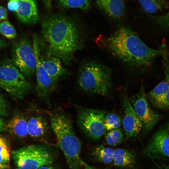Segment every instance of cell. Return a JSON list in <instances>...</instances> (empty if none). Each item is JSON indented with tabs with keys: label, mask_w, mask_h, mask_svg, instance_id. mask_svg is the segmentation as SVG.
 <instances>
[{
	"label": "cell",
	"mask_w": 169,
	"mask_h": 169,
	"mask_svg": "<svg viewBox=\"0 0 169 169\" xmlns=\"http://www.w3.org/2000/svg\"><path fill=\"white\" fill-rule=\"evenodd\" d=\"M6 123L3 118L0 117V132L6 130Z\"/></svg>",
	"instance_id": "cell-32"
},
{
	"label": "cell",
	"mask_w": 169,
	"mask_h": 169,
	"mask_svg": "<svg viewBox=\"0 0 169 169\" xmlns=\"http://www.w3.org/2000/svg\"><path fill=\"white\" fill-rule=\"evenodd\" d=\"M162 64L163 69L166 76V80L168 84V88L164 108L169 107V60L167 54L162 55Z\"/></svg>",
	"instance_id": "cell-27"
},
{
	"label": "cell",
	"mask_w": 169,
	"mask_h": 169,
	"mask_svg": "<svg viewBox=\"0 0 169 169\" xmlns=\"http://www.w3.org/2000/svg\"><path fill=\"white\" fill-rule=\"evenodd\" d=\"M8 165L3 164L0 162V169H7Z\"/></svg>",
	"instance_id": "cell-36"
},
{
	"label": "cell",
	"mask_w": 169,
	"mask_h": 169,
	"mask_svg": "<svg viewBox=\"0 0 169 169\" xmlns=\"http://www.w3.org/2000/svg\"><path fill=\"white\" fill-rule=\"evenodd\" d=\"M41 33L47 45L48 54L69 64L82 47V33L77 23L63 14L45 16L41 23Z\"/></svg>",
	"instance_id": "cell-1"
},
{
	"label": "cell",
	"mask_w": 169,
	"mask_h": 169,
	"mask_svg": "<svg viewBox=\"0 0 169 169\" xmlns=\"http://www.w3.org/2000/svg\"><path fill=\"white\" fill-rule=\"evenodd\" d=\"M6 128L10 133L18 138L24 139L28 136L27 120L21 113L14 115L6 123Z\"/></svg>",
	"instance_id": "cell-17"
},
{
	"label": "cell",
	"mask_w": 169,
	"mask_h": 169,
	"mask_svg": "<svg viewBox=\"0 0 169 169\" xmlns=\"http://www.w3.org/2000/svg\"><path fill=\"white\" fill-rule=\"evenodd\" d=\"M106 43L109 51L115 58L137 70L149 69L157 56L167 53L164 46L159 49L149 47L126 26L117 29L107 39Z\"/></svg>",
	"instance_id": "cell-2"
},
{
	"label": "cell",
	"mask_w": 169,
	"mask_h": 169,
	"mask_svg": "<svg viewBox=\"0 0 169 169\" xmlns=\"http://www.w3.org/2000/svg\"><path fill=\"white\" fill-rule=\"evenodd\" d=\"M0 33L4 37L9 39L15 38L17 36L15 28L7 20L0 22Z\"/></svg>",
	"instance_id": "cell-25"
},
{
	"label": "cell",
	"mask_w": 169,
	"mask_h": 169,
	"mask_svg": "<svg viewBox=\"0 0 169 169\" xmlns=\"http://www.w3.org/2000/svg\"><path fill=\"white\" fill-rule=\"evenodd\" d=\"M59 7L63 9L77 8L88 11L90 8V0H56Z\"/></svg>",
	"instance_id": "cell-21"
},
{
	"label": "cell",
	"mask_w": 169,
	"mask_h": 169,
	"mask_svg": "<svg viewBox=\"0 0 169 169\" xmlns=\"http://www.w3.org/2000/svg\"><path fill=\"white\" fill-rule=\"evenodd\" d=\"M77 110V123L82 132L93 140L100 139L105 131V112L103 110L86 108L74 105Z\"/></svg>",
	"instance_id": "cell-7"
},
{
	"label": "cell",
	"mask_w": 169,
	"mask_h": 169,
	"mask_svg": "<svg viewBox=\"0 0 169 169\" xmlns=\"http://www.w3.org/2000/svg\"><path fill=\"white\" fill-rule=\"evenodd\" d=\"M168 84L165 80L158 84L148 94L150 100L153 105L164 109Z\"/></svg>",
	"instance_id": "cell-19"
},
{
	"label": "cell",
	"mask_w": 169,
	"mask_h": 169,
	"mask_svg": "<svg viewBox=\"0 0 169 169\" xmlns=\"http://www.w3.org/2000/svg\"><path fill=\"white\" fill-rule=\"evenodd\" d=\"M42 64L48 74L57 84L59 79L69 74V72L62 64L59 58L48 54L47 57L41 55Z\"/></svg>",
	"instance_id": "cell-13"
},
{
	"label": "cell",
	"mask_w": 169,
	"mask_h": 169,
	"mask_svg": "<svg viewBox=\"0 0 169 169\" xmlns=\"http://www.w3.org/2000/svg\"><path fill=\"white\" fill-rule=\"evenodd\" d=\"M49 125L70 169H81L80 164L81 144L69 118L64 113L49 114Z\"/></svg>",
	"instance_id": "cell-3"
},
{
	"label": "cell",
	"mask_w": 169,
	"mask_h": 169,
	"mask_svg": "<svg viewBox=\"0 0 169 169\" xmlns=\"http://www.w3.org/2000/svg\"><path fill=\"white\" fill-rule=\"evenodd\" d=\"M96 4L109 17L114 20L121 19L125 12V0H95Z\"/></svg>",
	"instance_id": "cell-16"
},
{
	"label": "cell",
	"mask_w": 169,
	"mask_h": 169,
	"mask_svg": "<svg viewBox=\"0 0 169 169\" xmlns=\"http://www.w3.org/2000/svg\"><path fill=\"white\" fill-rule=\"evenodd\" d=\"M113 161L116 167L122 169H133L136 164L135 154L128 149L122 148L114 150Z\"/></svg>",
	"instance_id": "cell-18"
},
{
	"label": "cell",
	"mask_w": 169,
	"mask_h": 169,
	"mask_svg": "<svg viewBox=\"0 0 169 169\" xmlns=\"http://www.w3.org/2000/svg\"><path fill=\"white\" fill-rule=\"evenodd\" d=\"M77 83L86 93L106 96L112 87L111 70L98 62L86 61L79 69Z\"/></svg>",
	"instance_id": "cell-4"
},
{
	"label": "cell",
	"mask_w": 169,
	"mask_h": 169,
	"mask_svg": "<svg viewBox=\"0 0 169 169\" xmlns=\"http://www.w3.org/2000/svg\"><path fill=\"white\" fill-rule=\"evenodd\" d=\"M43 1L45 8L48 10L51 9L52 0H43Z\"/></svg>",
	"instance_id": "cell-33"
},
{
	"label": "cell",
	"mask_w": 169,
	"mask_h": 169,
	"mask_svg": "<svg viewBox=\"0 0 169 169\" xmlns=\"http://www.w3.org/2000/svg\"><path fill=\"white\" fill-rule=\"evenodd\" d=\"M12 156L17 169H38L51 166L53 161L48 150L38 145H29L13 151Z\"/></svg>",
	"instance_id": "cell-6"
},
{
	"label": "cell",
	"mask_w": 169,
	"mask_h": 169,
	"mask_svg": "<svg viewBox=\"0 0 169 169\" xmlns=\"http://www.w3.org/2000/svg\"><path fill=\"white\" fill-rule=\"evenodd\" d=\"M123 138L122 130L119 128L109 131L105 137L106 142L110 146H116L119 145L121 142Z\"/></svg>",
	"instance_id": "cell-22"
},
{
	"label": "cell",
	"mask_w": 169,
	"mask_h": 169,
	"mask_svg": "<svg viewBox=\"0 0 169 169\" xmlns=\"http://www.w3.org/2000/svg\"><path fill=\"white\" fill-rule=\"evenodd\" d=\"M80 164L82 167H83L84 169H100L88 164L82 159L80 161Z\"/></svg>",
	"instance_id": "cell-31"
},
{
	"label": "cell",
	"mask_w": 169,
	"mask_h": 169,
	"mask_svg": "<svg viewBox=\"0 0 169 169\" xmlns=\"http://www.w3.org/2000/svg\"><path fill=\"white\" fill-rule=\"evenodd\" d=\"M38 169H54L51 166H42Z\"/></svg>",
	"instance_id": "cell-37"
},
{
	"label": "cell",
	"mask_w": 169,
	"mask_h": 169,
	"mask_svg": "<svg viewBox=\"0 0 169 169\" xmlns=\"http://www.w3.org/2000/svg\"><path fill=\"white\" fill-rule=\"evenodd\" d=\"M158 169H169V165H164L159 166Z\"/></svg>",
	"instance_id": "cell-35"
},
{
	"label": "cell",
	"mask_w": 169,
	"mask_h": 169,
	"mask_svg": "<svg viewBox=\"0 0 169 169\" xmlns=\"http://www.w3.org/2000/svg\"><path fill=\"white\" fill-rule=\"evenodd\" d=\"M141 6L146 12L153 13L161 8L162 3L160 0H138Z\"/></svg>",
	"instance_id": "cell-24"
},
{
	"label": "cell",
	"mask_w": 169,
	"mask_h": 169,
	"mask_svg": "<svg viewBox=\"0 0 169 169\" xmlns=\"http://www.w3.org/2000/svg\"><path fill=\"white\" fill-rule=\"evenodd\" d=\"M9 107L6 99L0 94V116H4L9 114Z\"/></svg>",
	"instance_id": "cell-28"
},
{
	"label": "cell",
	"mask_w": 169,
	"mask_h": 169,
	"mask_svg": "<svg viewBox=\"0 0 169 169\" xmlns=\"http://www.w3.org/2000/svg\"><path fill=\"white\" fill-rule=\"evenodd\" d=\"M163 3L164 1V0H160Z\"/></svg>",
	"instance_id": "cell-39"
},
{
	"label": "cell",
	"mask_w": 169,
	"mask_h": 169,
	"mask_svg": "<svg viewBox=\"0 0 169 169\" xmlns=\"http://www.w3.org/2000/svg\"><path fill=\"white\" fill-rule=\"evenodd\" d=\"M0 88L18 100L23 99L32 90L24 75L12 60L8 59L0 62Z\"/></svg>",
	"instance_id": "cell-5"
},
{
	"label": "cell",
	"mask_w": 169,
	"mask_h": 169,
	"mask_svg": "<svg viewBox=\"0 0 169 169\" xmlns=\"http://www.w3.org/2000/svg\"><path fill=\"white\" fill-rule=\"evenodd\" d=\"M121 124V119L120 116L116 114L112 113L105 116L104 120L105 130L110 131L119 128Z\"/></svg>",
	"instance_id": "cell-23"
},
{
	"label": "cell",
	"mask_w": 169,
	"mask_h": 169,
	"mask_svg": "<svg viewBox=\"0 0 169 169\" xmlns=\"http://www.w3.org/2000/svg\"><path fill=\"white\" fill-rule=\"evenodd\" d=\"M129 100L142 123L143 131L147 132L151 130L159 121L160 116L150 107L143 87L136 94L129 98Z\"/></svg>",
	"instance_id": "cell-9"
},
{
	"label": "cell",
	"mask_w": 169,
	"mask_h": 169,
	"mask_svg": "<svg viewBox=\"0 0 169 169\" xmlns=\"http://www.w3.org/2000/svg\"><path fill=\"white\" fill-rule=\"evenodd\" d=\"M144 152L152 158L169 157V134L165 128L161 129L155 134Z\"/></svg>",
	"instance_id": "cell-11"
},
{
	"label": "cell",
	"mask_w": 169,
	"mask_h": 169,
	"mask_svg": "<svg viewBox=\"0 0 169 169\" xmlns=\"http://www.w3.org/2000/svg\"><path fill=\"white\" fill-rule=\"evenodd\" d=\"M157 21L161 27L169 28V10L166 13L159 17Z\"/></svg>",
	"instance_id": "cell-29"
},
{
	"label": "cell",
	"mask_w": 169,
	"mask_h": 169,
	"mask_svg": "<svg viewBox=\"0 0 169 169\" xmlns=\"http://www.w3.org/2000/svg\"><path fill=\"white\" fill-rule=\"evenodd\" d=\"M28 135L34 138L44 136L48 132L50 125L46 118L40 114H35L27 120Z\"/></svg>",
	"instance_id": "cell-14"
},
{
	"label": "cell",
	"mask_w": 169,
	"mask_h": 169,
	"mask_svg": "<svg viewBox=\"0 0 169 169\" xmlns=\"http://www.w3.org/2000/svg\"><path fill=\"white\" fill-rule=\"evenodd\" d=\"M18 8L15 13L21 22L28 24H35L39 17L35 0H17Z\"/></svg>",
	"instance_id": "cell-12"
},
{
	"label": "cell",
	"mask_w": 169,
	"mask_h": 169,
	"mask_svg": "<svg viewBox=\"0 0 169 169\" xmlns=\"http://www.w3.org/2000/svg\"><path fill=\"white\" fill-rule=\"evenodd\" d=\"M12 61L24 76L29 77L35 73L36 59L33 49L26 38L20 39L13 47Z\"/></svg>",
	"instance_id": "cell-8"
},
{
	"label": "cell",
	"mask_w": 169,
	"mask_h": 169,
	"mask_svg": "<svg viewBox=\"0 0 169 169\" xmlns=\"http://www.w3.org/2000/svg\"><path fill=\"white\" fill-rule=\"evenodd\" d=\"M165 129L169 134V122L167 124L166 127Z\"/></svg>",
	"instance_id": "cell-38"
},
{
	"label": "cell",
	"mask_w": 169,
	"mask_h": 169,
	"mask_svg": "<svg viewBox=\"0 0 169 169\" xmlns=\"http://www.w3.org/2000/svg\"><path fill=\"white\" fill-rule=\"evenodd\" d=\"M124 91L122 98L124 118L122 125L127 138L136 136L143 129V124L131 105L127 94Z\"/></svg>",
	"instance_id": "cell-10"
},
{
	"label": "cell",
	"mask_w": 169,
	"mask_h": 169,
	"mask_svg": "<svg viewBox=\"0 0 169 169\" xmlns=\"http://www.w3.org/2000/svg\"><path fill=\"white\" fill-rule=\"evenodd\" d=\"M114 150L106 147L103 145L93 147L91 154L93 158L97 161L105 164H109L113 161Z\"/></svg>",
	"instance_id": "cell-20"
},
{
	"label": "cell",
	"mask_w": 169,
	"mask_h": 169,
	"mask_svg": "<svg viewBox=\"0 0 169 169\" xmlns=\"http://www.w3.org/2000/svg\"><path fill=\"white\" fill-rule=\"evenodd\" d=\"M8 44V43L5 40L0 37V48L6 47Z\"/></svg>",
	"instance_id": "cell-34"
},
{
	"label": "cell",
	"mask_w": 169,
	"mask_h": 169,
	"mask_svg": "<svg viewBox=\"0 0 169 169\" xmlns=\"http://www.w3.org/2000/svg\"><path fill=\"white\" fill-rule=\"evenodd\" d=\"M10 155L6 144L2 137H0V162L8 165Z\"/></svg>",
	"instance_id": "cell-26"
},
{
	"label": "cell",
	"mask_w": 169,
	"mask_h": 169,
	"mask_svg": "<svg viewBox=\"0 0 169 169\" xmlns=\"http://www.w3.org/2000/svg\"><path fill=\"white\" fill-rule=\"evenodd\" d=\"M7 18V9L3 7L0 6V21L6 20Z\"/></svg>",
	"instance_id": "cell-30"
},
{
	"label": "cell",
	"mask_w": 169,
	"mask_h": 169,
	"mask_svg": "<svg viewBox=\"0 0 169 169\" xmlns=\"http://www.w3.org/2000/svg\"><path fill=\"white\" fill-rule=\"evenodd\" d=\"M39 40L36 36L33 38V47L36 59V74L37 84L41 87L49 86L52 83L53 80L48 74L44 68L41 60L40 48Z\"/></svg>",
	"instance_id": "cell-15"
}]
</instances>
